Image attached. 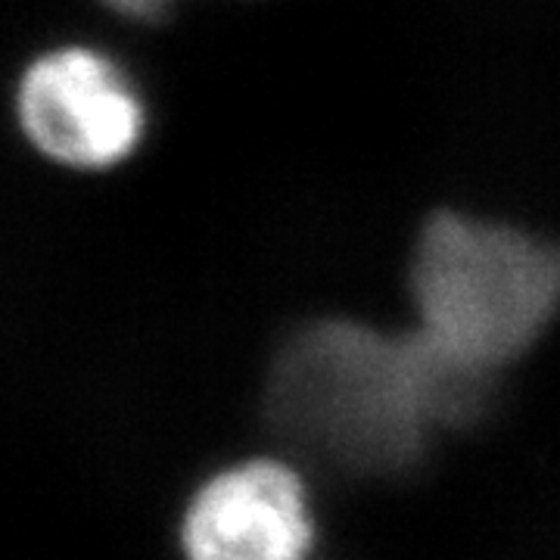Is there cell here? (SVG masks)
Listing matches in <instances>:
<instances>
[{
    "label": "cell",
    "mask_w": 560,
    "mask_h": 560,
    "mask_svg": "<svg viewBox=\"0 0 560 560\" xmlns=\"http://www.w3.org/2000/svg\"><path fill=\"white\" fill-rule=\"evenodd\" d=\"M265 408L302 455L359 477L405 470L436 430L411 337L346 318L312 320L280 346Z\"/></svg>",
    "instance_id": "1"
},
{
    "label": "cell",
    "mask_w": 560,
    "mask_h": 560,
    "mask_svg": "<svg viewBox=\"0 0 560 560\" xmlns=\"http://www.w3.org/2000/svg\"><path fill=\"white\" fill-rule=\"evenodd\" d=\"M420 334L489 371L523 355L560 312V249L511 224L445 212L411 259Z\"/></svg>",
    "instance_id": "2"
},
{
    "label": "cell",
    "mask_w": 560,
    "mask_h": 560,
    "mask_svg": "<svg viewBox=\"0 0 560 560\" xmlns=\"http://www.w3.org/2000/svg\"><path fill=\"white\" fill-rule=\"evenodd\" d=\"M16 113L47 160L94 172L128 160L147 131L138 84L113 57L84 44L47 50L25 69Z\"/></svg>",
    "instance_id": "3"
},
{
    "label": "cell",
    "mask_w": 560,
    "mask_h": 560,
    "mask_svg": "<svg viewBox=\"0 0 560 560\" xmlns=\"http://www.w3.org/2000/svg\"><path fill=\"white\" fill-rule=\"evenodd\" d=\"M312 536L305 489L278 460H243L215 474L180 523L187 560H302Z\"/></svg>",
    "instance_id": "4"
},
{
    "label": "cell",
    "mask_w": 560,
    "mask_h": 560,
    "mask_svg": "<svg viewBox=\"0 0 560 560\" xmlns=\"http://www.w3.org/2000/svg\"><path fill=\"white\" fill-rule=\"evenodd\" d=\"M109 10H116L119 16H128V20L138 22H153L165 16L172 10L175 0H103Z\"/></svg>",
    "instance_id": "5"
}]
</instances>
